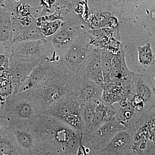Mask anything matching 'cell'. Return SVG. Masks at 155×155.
Here are the masks:
<instances>
[{"mask_svg":"<svg viewBox=\"0 0 155 155\" xmlns=\"http://www.w3.org/2000/svg\"><path fill=\"white\" fill-rule=\"evenodd\" d=\"M46 155H76L82 134L52 116L42 114L31 120Z\"/></svg>","mask_w":155,"mask_h":155,"instance_id":"1","label":"cell"},{"mask_svg":"<svg viewBox=\"0 0 155 155\" xmlns=\"http://www.w3.org/2000/svg\"><path fill=\"white\" fill-rule=\"evenodd\" d=\"M55 64L57 71L52 77L28 90L38 101L44 113L63 97L75 91L77 78Z\"/></svg>","mask_w":155,"mask_h":155,"instance_id":"2","label":"cell"},{"mask_svg":"<svg viewBox=\"0 0 155 155\" xmlns=\"http://www.w3.org/2000/svg\"><path fill=\"white\" fill-rule=\"evenodd\" d=\"M123 1H86L82 17L91 29L119 27L125 4Z\"/></svg>","mask_w":155,"mask_h":155,"instance_id":"3","label":"cell"},{"mask_svg":"<svg viewBox=\"0 0 155 155\" xmlns=\"http://www.w3.org/2000/svg\"><path fill=\"white\" fill-rule=\"evenodd\" d=\"M40 104L28 90L17 93L6 101L2 119L9 124L31 121L43 114Z\"/></svg>","mask_w":155,"mask_h":155,"instance_id":"4","label":"cell"},{"mask_svg":"<svg viewBox=\"0 0 155 155\" xmlns=\"http://www.w3.org/2000/svg\"><path fill=\"white\" fill-rule=\"evenodd\" d=\"M90 29L88 25L79 14H73L64 21L63 25L55 33L46 38L54 51L50 62H57L78 37Z\"/></svg>","mask_w":155,"mask_h":155,"instance_id":"5","label":"cell"},{"mask_svg":"<svg viewBox=\"0 0 155 155\" xmlns=\"http://www.w3.org/2000/svg\"><path fill=\"white\" fill-rule=\"evenodd\" d=\"M88 31L84 32L78 37L60 56L58 61L54 62L77 78L81 75L89 47L90 45Z\"/></svg>","mask_w":155,"mask_h":155,"instance_id":"6","label":"cell"},{"mask_svg":"<svg viewBox=\"0 0 155 155\" xmlns=\"http://www.w3.org/2000/svg\"><path fill=\"white\" fill-rule=\"evenodd\" d=\"M43 114L58 119L83 134L80 104L74 92L63 97Z\"/></svg>","mask_w":155,"mask_h":155,"instance_id":"7","label":"cell"},{"mask_svg":"<svg viewBox=\"0 0 155 155\" xmlns=\"http://www.w3.org/2000/svg\"><path fill=\"white\" fill-rule=\"evenodd\" d=\"M8 128L20 155L41 152L40 140L31 121L9 124Z\"/></svg>","mask_w":155,"mask_h":155,"instance_id":"8","label":"cell"},{"mask_svg":"<svg viewBox=\"0 0 155 155\" xmlns=\"http://www.w3.org/2000/svg\"><path fill=\"white\" fill-rule=\"evenodd\" d=\"M127 130L115 119L107 122L96 130L82 134L81 144L90 154L101 151L109 143L117 133Z\"/></svg>","mask_w":155,"mask_h":155,"instance_id":"9","label":"cell"},{"mask_svg":"<svg viewBox=\"0 0 155 155\" xmlns=\"http://www.w3.org/2000/svg\"><path fill=\"white\" fill-rule=\"evenodd\" d=\"M53 54L52 48L46 39L15 42L11 48V55L39 62L50 60Z\"/></svg>","mask_w":155,"mask_h":155,"instance_id":"10","label":"cell"},{"mask_svg":"<svg viewBox=\"0 0 155 155\" xmlns=\"http://www.w3.org/2000/svg\"><path fill=\"white\" fill-rule=\"evenodd\" d=\"M39 63L20 59L11 55L8 71L14 87V94L21 91L31 71Z\"/></svg>","mask_w":155,"mask_h":155,"instance_id":"11","label":"cell"},{"mask_svg":"<svg viewBox=\"0 0 155 155\" xmlns=\"http://www.w3.org/2000/svg\"><path fill=\"white\" fill-rule=\"evenodd\" d=\"M130 93L143 100L149 110L155 109V85L149 75L133 72Z\"/></svg>","mask_w":155,"mask_h":155,"instance_id":"12","label":"cell"},{"mask_svg":"<svg viewBox=\"0 0 155 155\" xmlns=\"http://www.w3.org/2000/svg\"><path fill=\"white\" fill-rule=\"evenodd\" d=\"M101 49L91 45L89 46L81 76L95 82L103 89L104 83L101 66Z\"/></svg>","mask_w":155,"mask_h":155,"instance_id":"13","label":"cell"},{"mask_svg":"<svg viewBox=\"0 0 155 155\" xmlns=\"http://www.w3.org/2000/svg\"><path fill=\"white\" fill-rule=\"evenodd\" d=\"M100 152L105 155H135L132 137L127 130L117 133Z\"/></svg>","mask_w":155,"mask_h":155,"instance_id":"14","label":"cell"},{"mask_svg":"<svg viewBox=\"0 0 155 155\" xmlns=\"http://www.w3.org/2000/svg\"><path fill=\"white\" fill-rule=\"evenodd\" d=\"M103 89L84 76L77 78L74 94L80 104L91 101H101Z\"/></svg>","mask_w":155,"mask_h":155,"instance_id":"15","label":"cell"},{"mask_svg":"<svg viewBox=\"0 0 155 155\" xmlns=\"http://www.w3.org/2000/svg\"><path fill=\"white\" fill-rule=\"evenodd\" d=\"M56 64L49 60L40 62L31 71L21 91L33 88L53 76L57 71Z\"/></svg>","mask_w":155,"mask_h":155,"instance_id":"16","label":"cell"},{"mask_svg":"<svg viewBox=\"0 0 155 155\" xmlns=\"http://www.w3.org/2000/svg\"><path fill=\"white\" fill-rule=\"evenodd\" d=\"M125 58V51L123 45L117 54L114 56L112 61L110 74L111 84L121 87L122 81L131 74Z\"/></svg>","mask_w":155,"mask_h":155,"instance_id":"17","label":"cell"},{"mask_svg":"<svg viewBox=\"0 0 155 155\" xmlns=\"http://www.w3.org/2000/svg\"><path fill=\"white\" fill-rule=\"evenodd\" d=\"M13 43L10 13L5 9H0V53L11 54Z\"/></svg>","mask_w":155,"mask_h":155,"instance_id":"18","label":"cell"},{"mask_svg":"<svg viewBox=\"0 0 155 155\" xmlns=\"http://www.w3.org/2000/svg\"><path fill=\"white\" fill-rule=\"evenodd\" d=\"M116 114V110L114 105H107L100 101L97 105L93 119L86 134L96 130L103 124L114 119Z\"/></svg>","mask_w":155,"mask_h":155,"instance_id":"19","label":"cell"},{"mask_svg":"<svg viewBox=\"0 0 155 155\" xmlns=\"http://www.w3.org/2000/svg\"><path fill=\"white\" fill-rule=\"evenodd\" d=\"M87 33L90 44L101 49L106 48L113 38L120 36L119 27L115 28L90 29Z\"/></svg>","mask_w":155,"mask_h":155,"instance_id":"20","label":"cell"},{"mask_svg":"<svg viewBox=\"0 0 155 155\" xmlns=\"http://www.w3.org/2000/svg\"><path fill=\"white\" fill-rule=\"evenodd\" d=\"M130 93L123 90L120 87L110 84L103 89L101 101L107 105H114L130 96Z\"/></svg>","mask_w":155,"mask_h":155,"instance_id":"21","label":"cell"},{"mask_svg":"<svg viewBox=\"0 0 155 155\" xmlns=\"http://www.w3.org/2000/svg\"><path fill=\"white\" fill-rule=\"evenodd\" d=\"M0 155H20L8 127L0 128Z\"/></svg>","mask_w":155,"mask_h":155,"instance_id":"22","label":"cell"},{"mask_svg":"<svg viewBox=\"0 0 155 155\" xmlns=\"http://www.w3.org/2000/svg\"><path fill=\"white\" fill-rule=\"evenodd\" d=\"M101 101H91L80 104V112L84 125L83 134L87 133L93 119L97 105Z\"/></svg>","mask_w":155,"mask_h":155,"instance_id":"23","label":"cell"},{"mask_svg":"<svg viewBox=\"0 0 155 155\" xmlns=\"http://www.w3.org/2000/svg\"><path fill=\"white\" fill-rule=\"evenodd\" d=\"M114 56V55L105 48L101 49V66L104 78V88L111 84V65L112 60Z\"/></svg>","mask_w":155,"mask_h":155,"instance_id":"24","label":"cell"},{"mask_svg":"<svg viewBox=\"0 0 155 155\" xmlns=\"http://www.w3.org/2000/svg\"><path fill=\"white\" fill-rule=\"evenodd\" d=\"M137 50L139 64L140 66L147 68L154 64L155 55L150 43L138 47Z\"/></svg>","mask_w":155,"mask_h":155,"instance_id":"25","label":"cell"},{"mask_svg":"<svg viewBox=\"0 0 155 155\" xmlns=\"http://www.w3.org/2000/svg\"><path fill=\"white\" fill-rule=\"evenodd\" d=\"M14 95V88L8 69L0 71V97L8 100Z\"/></svg>","mask_w":155,"mask_h":155,"instance_id":"26","label":"cell"},{"mask_svg":"<svg viewBox=\"0 0 155 155\" xmlns=\"http://www.w3.org/2000/svg\"><path fill=\"white\" fill-rule=\"evenodd\" d=\"M46 38L45 37L42 33L41 28L37 26L35 23L25 29L15 42L37 40Z\"/></svg>","mask_w":155,"mask_h":155,"instance_id":"27","label":"cell"},{"mask_svg":"<svg viewBox=\"0 0 155 155\" xmlns=\"http://www.w3.org/2000/svg\"><path fill=\"white\" fill-rule=\"evenodd\" d=\"M64 21L56 20L54 21H45L41 22L39 27L41 29L42 33L45 37L51 36L62 26Z\"/></svg>","mask_w":155,"mask_h":155,"instance_id":"28","label":"cell"},{"mask_svg":"<svg viewBox=\"0 0 155 155\" xmlns=\"http://www.w3.org/2000/svg\"><path fill=\"white\" fill-rule=\"evenodd\" d=\"M11 56L9 53H0V71L8 68Z\"/></svg>","mask_w":155,"mask_h":155,"instance_id":"29","label":"cell"},{"mask_svg":"<svg viewBox=\"0 0 155 155\" xmlns=\"http://www.w3.org/2000/svg\"><path fill=\"white\" fill-rule=\"evenodd\" d=\"M76 155H90V154L83 145L81 144V143L78 150Z\"/></svg>","mask_w":155,"mask_h":155,"instance_id":"30","label":"cell"},{"mask_svg":"<svg viewBox=\"0 0 155 155\" xmlns=\"http://www.w3.org/2000/svg\"><path fill=\"white\" fill-rule=\"evenodd\" d=\"M90 155H105L103 154L101 152H98L92 153H91Z\"/></svg>","mask_w":155,"mask_h":155,"instance_id":"31","label":"cell"},{"mask_svg":"<svg viewBox=\"0 0 155 155\" xmlns=\"http://www.w3.org/2000/svg\"><path fill=\"white\" fill-rule=\"evenodd\" d=\"M34 155H45V154L43 153H38Z\"/></svg>","mask_w":155,"mask_h":155,"instance_id":"32","label":"cell"},{"mask_svg":"<svg viewBox=\"0 0 155 155\" xmlns=\"http://www.w3.org/2000/svg\"></svg>","mask_w":155,"mask_h":155,"instance_id":"33","label":"cell"},{"mask_svg":"<svg viewBox=\"0 0 155 155\" xmlns=\"http://www.w3.org/2000/svg\"></svg>","mask_w":155,"mask_h":155,"instance_id":"34","label":"cell"}]
</instances>
